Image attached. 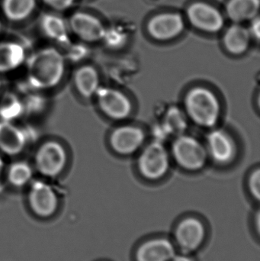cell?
Returning <instances> with one entry per match:
<instances>
[{
    "mask_svg": "<svg viewBox=\"0 0 260 261\" xmlns=\"http://www.w3.org/2000/svg\"><path fill=\"white\" fill-rule=\"evenodd\" d=\"M145 138V133L140 128L127 125L119 127L111 133L110 144L120 154H131L140 148Z\"/></svg>",
    "mask_w": 260,
    "mask_h": 261,
    "instance_id": "13",
    "label": "cell"
},
{
    "mask_svg": "<svg viewBox=\"0 0 260 261\" xmlns=\"http://www.w3.org/2000/svg\"><path fill=\"white\" fill-rule=\"evenodd\" d=\"M6 176L12 187L21 188L28 184L32 180L33 169L26 161H16L9 166Z\"/></svg>",
    "mask_w": 260,
    "mask_h": 261,
    "instance_id": "23",
    "label": "cell"
},
{
    "mask_svg": "<svg viewBox=\"0 0 260 261\" xmlns=\"http://www.w3.org/2000/svg\"><path fill=\"white\" fill-rule=\"evenodd\" d=\"M29 206L38 217L50 218L57 210L58 197L53 189L42 181H35L28 192Z\"/></svg>",
    "mask_w": 260,
    "mask_h": 261,
    "instance_id": "7",
    "label": "cell"
},
{
    "mask_svg": "<svg viewBox=\"0 0 260 261\" xmlns=\"http://www.w3.org/2000/svg\"><path fill=\"white\" fill-rule=\"evenodd\" d=\"M26 61V51L19 43L0 42V73H7L19 68Z\"/></svg>",
    "mask_w": 260,
    "mask_h": 261,
    "instance_id": "18",
    "label": "cell"
},
{
    "mask_svg": "<svg viewBox=\"0 0 260 261\" xmlns=\"http://www.w3.org/2000/svg\"><path fill=\"white\" fill-rule=\"evenodd\" d=\"M67 47H69L67 50V56L72 61H79V60L83 59L89 53L88 48L84 44H71L70 43Z\"/></svg>",
    "mask_w": 260,
    "mask_h": 261,
    "instance_id": "26",
    "label": "cell"
},
{
    "mask_svg": "<svg viewBox=\"0 0 260 261\" xmlns=\"http://www.w3.org/2000/svg\"><path fill=\"white\" fill-rule=\"evenodd\" d=\"M3 170H4V161H3V158L0 156V177H1L2 174H3Z\"/></svg>",
    "mask_w": 260,
    "mask_h": 261,
    "instance_id": "31",
    "label": "cell"
},
{
    "mask_svg": "<svg viewBox=\"0 0 260 261\" xmlns=\"http://www.w3.org/2000/svg\"><path fill=\"white\" fill-rule=\"evenodd\" d=\"M175 246L182 254H189L198 251L206 241L204 223L195 217H187L180 221L174 230Z\"/></svg>",
    "mask_w": 260,
    "mask_h": 261,
    "instance_id": "5",
    "label": "cell"
},
{
    "mask_svg": "<svg viewBox=\"0 0 260 261\" xmlns=\"http://www.w3.org/2000/svg\"><path fill=\"white\" fill-rule=\"evenodd\" d=\"M187 16L194 27L210 33L219 32L224 24L221 12L203 2H196L190 5L187 9Z\"/></svg>",
    "mask_w": 260,
    "mask_h": 261,
    "instance_id": "8",
    "label": "cell"
},
{
    "mask_svg": "<svg viewBox=\"0 0 260 261\" xmlns=\"http://www.w3.org/2000/svg\"><path fill=\"white\" fill-rule=\"evenodd\" d=\"M1 88H2V82H1V81H0V90H1Z\"/></svg>",
    "mask_w": 260,
    "mask_h": 261,
    "instance_id": "33",
    "label": "cell"
},
{
    "mask_svg": "<svg viewBox=\"0 0 260 261\" xmlns=\"http://www.w3.org/2000/svg\"><path fill=\"white\" fill-rule=\"evenodd\" d=\"M73 84L81 96L93 97L100 88L99 73L93 66H82L73 74Z\"/></svg>",
    "mask_w": 260,
    "mask_h": 261,
    "instance_id": "17",
    "label": "cell"
},
{
    "mask_svg": "<svg viewBox=\"0 0 260 261\" xmlns=\"http://www.w3.org/2000/svg\"><path fill=\"white\" fill-rule=\"evenodd\" d=\"M96 96L99 108L108 117L121 120L126 119L131 114V101L119 90L100 87Z\"/></svg>",
    "mask_w": 260,
    "mask_h": 261,
    "instance_id": "9",
    "label": "cell"
},
{
    "mask_svg": "<svg viewBox=\"0 0 260 261\" xmlns=\"http://www.w3.org/2000/svg\"><path fill=\"white\" fill-rule=\"evenodd\" d=\"M36 7L37 0H2V12L11 22H21L27 19Z\"/></svg>",
    "mask_w": 260,
    "mask_h": 261,
    "instance_id": "20",
    "label": "cell"
},
{
    "mask_svg": "<svg viewBox=\"0 0 260 261\" xmlns=\"http://www.w3.org/2000/svg\"><path fill=\"white\" fill-rule=\"evenodd\" d=\"M127 39L126 33L121 28L113 26L105 29L102 40L110 48L119 49L126 44Z\"/></svg>",
    "mask_w": 260,
    "mask_h": 261,
    "instance_id": "25",
    "label": "cell"
},
{
    "mask_svg": "<svg viewBox=\"0 0 260 261\" xmlns=\"http://www.w3.org/2000/svg\"><path fill=\"white\" fill-rule=\"evenodd\" d=\"M40 29L43 35L61 45L70 44L68 21L56 13L44 14L40 18Z\"/></svg>",
    "mask_w": 260,
    "mask_h": 261,
    "instance_id": "16",
    "label": "cell"
},
{
    "mask_svg": "<svg viewBox=\"0 0 260 261\" xmlns=\"http://www.w3.org/2000/svg\"><path fill=\"white\" fill-rule=\"evenodd\" d=\"M251 38L248 29L239 23H235L226 31L223 43L227 51L232 55H240L248 49Z\"/></svg>",
    "mask_w": 260,
    "mask_h": 261,
    "instance_id": "19",
    "label": "cell"
},
{
    "mask_svg": "<svg viewBox=\"0 0 260 261\" xmlns=\"http://www.w3.org/2000/svg\"><path fill=\"white\" fill-rule=\"evenodd\" d=\"M25 132L13 122L0 120V151L8 156H17L25 148Z\"/></svg>",
    "mask_w": 260,
    "mask_h": 261,
    "instance_id": "14",
    "label": "cell"
},
{
    "mask_svg": "<svg viewBox=\"0 0 260 261\" xmlns=\"http://www.w3.org/2000/svg\"><path fill=\"white\" fill-rule=\"evenodd\" d=\"M65 56L54 47L40 49L27 60V81L34 90L54 88L65 73Z\"/></svg>",
    "mask_w": 260,
    "mask_h": 261,
    "instance_id": "1",
    "label": "cell"
},
{
    "mask_svg": "<svg viewBox=\"0 0 260 261\" xmlns=\"http://www.w3.org/2000/svg\"><path fill=\"white\" fill-rule=\"evenodd\" d=\"M46 6L51 8L56 12H64L70 9L76 0H41Z\"/></svg>",
    "mask_w": 260,
    "mask_h": 261,
    "instance_id": "28",
    "label": "cell"
},
{
    "mask_svg": "<svg viewBox=\"0 0 260 261\" xmlns=\"http://www.w3.org/2000/svg\"><path fill=\"white\" fill-rule=\"evenodd\" d=\"M162 126L169 135H181L187 128V119L182 110L172 107L166 113Z\"/></svg>",
    "mask_w": 260,
    "mask_h": 261,
    "instance_id": "24",
    "label": "cell"
},
{
    "mask_svg": "<svg viewBox=\"0 0 260 261\" xmlns=\"http://www.w3.org/2000/svg\"><path fill=\"white\" fill-rule=\"evenodd\" d=\"M172 261H194L189 254H182L181 255L176 254Z\"/></svg>",
    "mask_w": 260,
    "mask_h": 261,
    "instance_id": "30",
    "label": "cell"
},
{
    "mask_svg": "<svg viewBox=\"0 0 260 261\" xmlns=\"http://www.w3.org/2000/svg\"><path fill=\"white\" fill-rule=\"evenodd\" d=\"M172 152L177 162L186 170H200L207 161V149L188 135H179L172 144Z\"/></svg>",
    "mask_w": 260,
    "mask_h": 261,
    "instance_id": "4",
    "label": "cell"
},
{
    "mask_svg": "<svg viewBox=\"0 0 260 261\" xmlns=\"http://www.w3.org/2000/svg\"><path fill=\"white\" fill-rule=\"evenodd\" d=\"M67 163V151L64 146L56 141L43 143L35 153V169L45 177L54 178L61 175Z\"/></svg>",
    "mask_w": 260,
    "mask_h": 261,
    "instance_id": "3",
    "label": "cell"
},
{
    "mask_svg": "<svg viewBox=\"0 0 260 261\" xmlns=\"http://www.w3.org/2000/svg\"><path fill=\"white\" fill-rule=\"evenodd\" d=\"M259 9V0H229L226 6L227 16L235 23L253 19Z\"/></svg>",
    "mask_w": 260,
    "mask_h": 261,
    "instance_id": "21",
    "label": "cell"
},
{
    "mask_svg": "<svg viewBox=\"0 0 260 261\" xmlns=\"http://www.w3.org/2000/svg\"><path fill=\"white\" fill-rule=\"evenodd\" d=\"M185 107L188 116L201 126H214L221 113V106L215 93L203 87H195L188 92Z\"/></svg>",
    "mask_w": 260,
    "mask_h": 261,
    "instance_id": "2",
    "label": "cell"
},
{
    "mask_svg": "<svg viewBox=\"0 0 260 261\" xmlns=\"http://www.w3.org/2000/svg\"><path fill=\"white\" fill-rule=\"evenodd\" d=\"M148 33L157 41H169L180 35L185 29L182 15L166 12L153 17L148 24Z\"/></svg>",
    "mask_w": 260,
    "mask_h": 261,
    "instance_id": "11",
    "label": "cell"
},
{
    "mask_svg": "<svg viewBox=\"0 0 260 261\" xmlns=\"http://www.w3.org/2000/svg\"><path fill=\"white\" fill-rule=\"evenodd\" d=\"M177 254L174 243L165 238L150 239L136 250L135 261H172Z\"/></svg>",
    "mask_w": 260,
    "mask_h": 261,
    "instance_id": "12",
    "label": "cell"
},
{
    "mask_svg": "<svg viewBox=\"0 0 260 261\" xmlns=\"http://www.w3.org/2000/svg\"><path fill=\"white\" fill-rule=\"evenodd\" d=\"M24 114L22 99L13 93H6L0 99V120L12 122Z\"/></svg>",
    "mask_w": 260,
    "mask_h": 261,
    "instance_id": "22",
    "label": "cell"
},
{
    "mask_svg": "<svg viewBox=\"0 0 260 261\" xmlns=\"http://www.w3.org/2000/svg\"><path fill=\"white\" fill-rule=\"evenodd\" d=\"M251 37L256 38V40L259 39L260 37V21L258 16L255 17L252 19L251 25H250V30Z\"/></svg>",
    "mask_w": 260,
    "mask_h": 261,
    "instance_id": "29",
    "label": "cell"
},
{
    "mask_svg": "<svg viewBox=\"0 0 260 261\" xmlns=\"http://www.w3.org/2000/svg\"><path fill=\"white\" fill-rule=\"evenodd\" d=\"M139 171L143 177L151 180L163 177L169 166L167 150L160 141H155L146 147L139 156Z\"/></svg>",
    "mask_w": 260,
    "mask_h": 261,
    "instance_id": "6",
    "label": "cell"
},
{
    "mask_svg": "<svg viewBox=\"0 0 260 261\" xmlns=\"http://www.w3.org/2000/svg\"><path fill=\"white\" fill-rule=\"evenodd\" d=\"M2 30V23L1 21H0V32H1Z\"/></svg>",
    "mask_w": 260,
    "mask_h": 261,
    "instance_id": "32",
    "label": "cell"
},
{
    "mask_svg": "<svg viewBox=\"0 0 260 261\" xmlns=\"http://www.w3.org/2000/svg\"><path fill=\"white\" fill-rule=\"evenodd\" d=\"M70 32L84 42L92 43L102 39L105 28L99 18L87 12L73 13L68 20Z\"/></svg>",
    "mask_w": 260,
    "mask_h": 261,
    "instance_id": "10",
    "label": "cell"
},
{
    "mask_svg": "<svg viewBox=\"0 0 260 261\" xmlns=\"http://www.w3.org/2000/svg\"><path fill=\"white\" fill-rule=\"evenodd\" d=\"M208 153L216 162L224 164L232 161L236 153V146L232 137L224 130H215L207 138Z\"/></svg>",
    "mask_w": 260,
    "mask_h": 261,
    "instance_id": "15",
    "label": "cell"
},
{
    "mask_svg": "<svg viewBox=\"0 0 260 261\" xmlns=\"http://www.w3.org/2000/svg\"><path fill=\"white\" fill-rule=\"evenodd\" d=\"M249 189L252 196L259 200L260 198V170L259 168L253 172L249 179Z\"/></svg>",
    "mask_w": 260,
    "mask_h": 261,
    "instance_id": "27",
    "label": "cell"
}]
</instances>
